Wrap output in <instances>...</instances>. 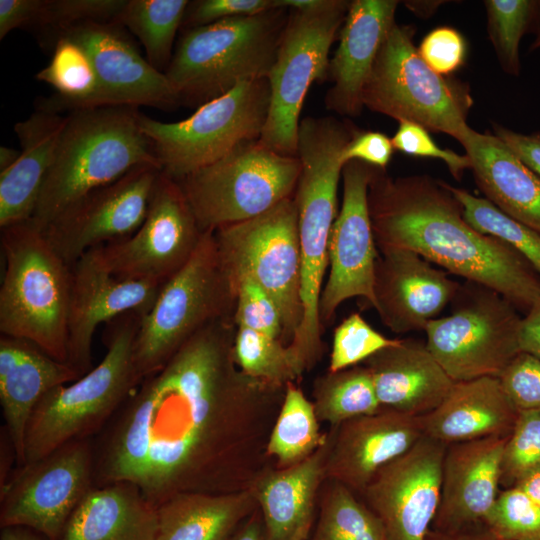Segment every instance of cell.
<instances>
[{"label": "cell", "instance_id": "obj_1", "mask_svg": "<svg viewBox=\"0 0 540 540\" xmlns=\"http://www.w3.org/2000/svg\"><path fill=\"white\" fill-rule=\"evenodd\" d=\"M235 332L234 317L210 324L139 382L91 439L93 486L132 483L156 507L253 488L286 387L239 369Z\"/></svg>", "mask_w": 540, "mask_h": 540}, {"label": "cell", "instance_id": "obj_2", "mask_svg": "<svg viewBox=\"0 0 540 540\" xmlns=\"http://www.w3.org/2000/svg\"><path fill=\"white\" fill-rule=\"evenodd\" d=\"M368 207L378 250L413 251L498 292L524 315L540 302V276L505 242L473 228L444 181L428 175L392 177L375 167Z\"/></svg>", "mask_w": 540, "mask_h": 540}, {"label": "cell", "instance_id": "obj_3", "mask_svg": "<svg viewBox=\"0 0 540 540\" xmlns=\"http://www.w3.org/2000/svg\"><path fill=\"white\" fill-rule=\"evenodd\" d=\"M356 128L334 117H306L298 129L301 170L294 193L301 256V324L287 345L300 374L323 353L319 302L329 265V238L338 214V187L344 164L340 156Z\"/></svg>", "mask_w": 540, "mask_h": 540}, {"label": "cell", "instance_id": "obj_4", "mask_svg": "<svg viewBox=\"0 0 540 540\" xmlns=\"http://www.w3.org/2000/svg\"><path fill=\"white\" fill-rule=\"evenodd\" d=\"M131 106L72 111L29 220L41 231L85 194L142 165L161 168Z\"/></svg>", "mask_w": 540, "mask_h": 540}, {"label": "cell", "instance_id": "obj_5", "mask_svg": "<svg viewBox=\"0 0 540 540\" xmlns=\"http://www.w3.org/2000/svg\"><path fill=\"white\" fill-rule=\"evenodd\" d=\"M141 315L128 312L109 322L101 362L38 402L26 429L25 464L71 441L92 439L139 384L133 348Z\"/></svg>", "mask_w": 540, "mask_h": 540}, {"label": "cell", "instance_id": "obj_6", "mask_svg": "<svg viewBox=\"0 0 540 540\" xmlns=\"http://www.w3.org/2000/svg\"><path fill=\"white\" fill-rule=\"evenodd\" d=\"M288 16L276 7L186 29L164 72L180 105L199 107L241 81L267 78Z\"/></svg>", "mask_w": 540, "mask_h": 540}, {"label": "cell", "instance_id": "obj_7", "mask_svg": "<svg viewBox=\"0 0 540 540\" xmlns=\"http://www.w3.org/2000/svg\"><path fill=\"white\" fill-rule=\"evenodd\" d=\"M0 333L67 362L71 269L30 221L1 229ZM68 363V362H67Z\"/></svg>", "mask_w": 540, "mask_h": 540}, {"label": "cell", "instance_id": "obj_8", "mask_svg": "<svg viewBox=\"0 0 540 540\" xmlns=\"http://www.w3.org/2000/svg\"><path fill=\"white\" fill-rule=\"evenodd\" d=\"M236 296L214 231L206 230L189 261L162 285L151 309L140 317L133 348L140 379L203 328L234 317Z\"/></svg>", "mask_w": 540, "mask_h": 540}, {"label": "cell", "instance_id": "obj_9", "mask_svg": "<svg viewBox=\"0 0 540 540\" xmlns=\"http://www.w3.org/2000/svg\"><path fill=\"white\" fill-rule=\"evenodd\" d=\"M414 27L395 23L386 35L363 89L364 107L411 121L457 141L473 106L468 85L433 71L413 42Z\"/></svg>", "mask_w": 540, "mask_h": 540}, {"label": "cell", "instance_id": "obj_10", "mask_svg": "<svg viewBox=\"0 0 540 540\" xmlns=\"http://www.w3.org/2000/svg\"><path fill=\"white\" fill-rule=\"evenodd\" d=\"M269 106L268 79L245 80L202 104L184 120L166 123L140 113L139 124L153 146L161 171L180 180L241 143L258 140Z\"/></svg>", "mask_w": 540, "mask_h": 540}, {"label": "cell", "instance_id": "obj_11", "mask_svg": "<svg viewBox=\"0 0 540 540\" xmlns=\"http://www.w3.org/2000/svg\"><path fill=\"white\" fill-rule=\"evenodd\" d=\"M300 170L297 156L253 140L176 181L204 232L251 219L293 197Z\"/></svg>", "mask_w": 540, "mask_h": 540}, {"label": "cell", "instance_id": "obj_12", "mask_svg": "<svg viewBox=\"0 0 540 540\" xmlns=\"http://www.w3.org/2000/svg\"><path fill=\"white\" fill-rule=\"evenodd\" d=\"M351 1L327 0L315 10L289 9L288 21L267 76L270 106L258 141L286 156H297L300 114L313 82L328 78L329 53Z\"/></svg>", "mask_w": 540, "mask_h": 540}, {"label": "cell", "instance_id": "obj_13", "mask_svg": "<svg viewBox=\"0 0 540 540\" xmlns=\"http://www.w3.org/2000/svg\"><path fill=\"white\" fill-rule=\"evenodd\" d=\"M223 264L236 288L248 278L277 304L283 343L289 345L302 320L301 256L294 196L251 219L214 230Z\"/></svg>", "mask_w": 540, "mask_h": 540}, {"label": "cell", "instance_id": "obj_14", "mask_svg": "<svg viewBox=\"0 0 540 540\" xmlns=\"http://www.w3.org/2000/svg\"><path fill=\"white\" fill-rule=\"evenodd\" d=\"M450 315L425 328L426 346L454 382L498 377L521 352L522 316L498 292L468 282L452 301Z\"/></svg>", "mask_w": 540, "mask_h": 540}, {"label": "cell", "instance_id": "obj_15", "mask_svg": "<svg viewBox=\"0 0 540 540\" xmlns=\"http://www.w3.org/2000/svg\"><path fill=\"white\" fill-rule=\"evenodd\" d=\"M0 487V527L25 526L49 540H59L93 487L91 439L71 441L36 461L16 466Z\"/></svg>", "mask_w": 540, "mask_h": 540}, {"label": "cell", "instance_id": "obj_16", "mask_svg": "<svg viewBox=\"0 0 540 540\" xmlns=\"http://www.w3.org/2000/svg\"><path fill=\"white\" fill-rule=\"evenodd\" d=\"M202 234L179 182L161 171L140 227L97 249L114 276L163 285L189 261Z\"/></svg>", "mask_w": 540, "mask_h": 540}, {"label": "cell", "instance_id": "obj_17", "mask_svg": "<svg viewBox=\"0 0 540 540\" xmlns=\"http://www.w3.org/2000/svg\"><path fill=\"white\" fill-rule=\"evenodd\" d=\"M161 168L138 166L118 180L85 194L42 232L68 264L93 248L132 235L143 223Z\"/></svg>", "mask_w": 540, "mask_h": 540}, {"label": "cell", "instance_id": "obj_18", "mask_svg": "<svg viewBox=\"0 0 540 540\" xmlns=\"http://www.w3.org/2000/svg\"><path fill=\"white\" fill-rule=\"evenodd\" d=\"M375 167L361 161L342 169V204L329 238V265L320 302L322 326L332 321L338 307L353 297L375 305L374 278L379 251L368 207V188Z\"/></svg>", "mask_w": 540, "mask_h": 540}, {"label": "cell", "instance_id": "obj_19", "mask_svg": "<svg viewBox=\"0 0 540 540\" xmlns=\"http://www.w3.org/2000/svg\"><path fill=\"white\" fill-rule=\"evenodd\" d=\"M445 449L423 436L358 494L380 519L387 540H425L440 503Z\"/></svg>", "mask_w": 540, "mask_h": 540}, {"label": "cell", "instance_id": "obj_20", "mask_svg": "<svg viewBox=\"0 0 540 540\" xmlns=\"http://www.w3.org/2000/svg\"><path fill=\"white\" fill-rule=\"evenodd\" d=\"M70 269L67 362L83 376L92 369L97 327L128 312H148L162 285L114 276L103 264L97 247L85 252Z\"/></svg>", "mask_w": 540, "mask_h": 540}, {"label": "cell", "instance_id": "obj_21", "mask_svg": "<svg viewBox=\"0 0 540 540\" xmlns=\"http://www.w3.org/2000/svg\"><path fill=\"white\" fill-rule=\"evenodd\" d=\"M116 26L86 23L62 35L77 42L93 64L97 91L89 108L144 105L172 109L180 105L165 73L144 59Z\"/></svg>", "mask_w": 540, "mask_h": 540}, {"label": "cell", "instance_id": "obj_22", "mask_svg": "<svg viewBox=\"0 0 540 540\" xmlns=\"http://www.w3.org/2000/svg\"><path fill=\"white\" fill-rule=\"evenodd\" d=\"M378 251L373 308L394 333L425 330L453 301L460 284L413 251L398 248Z\"/></svg>", "mask_w": 540, "mask_h": 540}, {"label": "cell", "instance_id": "obj_23", "mask_svg": "<svg viewBox=\"0 0 540 540\" xmlns=\"http://www.w3.org/2000/svg\"><path fill=\"white\" fill-rule=\"evenodd\" d=\"M325 480L359 494L384 466L409 451L423 436L421 416L387 408L331 428Z\"/></svg>", "mask_w": 540, "mask_h": 540}, {"label": "cell", "instance_id": "obj_24", "mask_svg": "<svg viewBox=\"0 0 540 540\" xmlns=\"http://www.w3.org/2000/svg\"><path fill=\"white\" fill-rule=\"evenodd\" d=\"M397 0H353L329 61L324 103L342 116L357 117L364 108L362 94L378 51L396 23Z\"/></svg>", "mask_w": 540, "mask_h": 540}, {"label": "cell", "instance_id": "obj_25", "mask_svg": "<svg viewBox=\"0 0 540 540\" xmlns=\"http://www.w3.org/2000/svg\"><path fill=\"white\" fill-rule=\"evenodd\" d=\"M506 437H487L446 446L441 497L432 529L454 531L482 522L500 492Z\"/></svg>", "mask_w": 540, "mask_h": 540}, {"label": "cell", "instance_id": "obj_26", "mask_svg": "<svg viewBox=\"0 0 540 540\" xmlns=\"http://www.w3.org/2000/svg\"><path fill=\"white\" fill-rule=\"evenodd\" d=\"M80 377L69 363L33 343L0 335V404L16 466L25 464L26 429L35 406L50 390Z\"/></svg>", "mask_w": 540, "mask_h": 540}, {"label": "cell", "instance_id": "obj_27", "mask_svg": "<svg viewBox=\"0 0 540 540\" xmlns=\"http://www.w3.org/2000/svg\"><path fill=\"white\" fill-rule=\"evenodd\" d=\"M362 364L371 375L381 407L409 415L434 410L455 383L426 343L413 338L398 339Z\"/></svg>", "mask_w": 540, "mask_h": 540}, {"label": "cell", "instance_id": "obj_28", "mask_svg": "<svg viewBox=\"0 0 540 540\" xmlns=\"http://www.w3.org/2000/svg\"><path fill=\"white\" fill-rule=\"evenodd\" d=\"M331 440L330 430L309 457L286 468L268 469L254 484L266 540L307 539L317 495L325 481Z\"/></svg>", "mask_w": 540, "mask_h": 540}, {"label": "cell", "instance_id": "obj_29", "mask_svg": "<svg viewBox=\"0 0 540 540\" xmlns=\"http://www.w3.org/2000/svg\"><path fill=\"white\" fill-rule=\"evenodd\" d=\"M518 411L498 377L455 382L444 400L422 415L423 434L446 446L510 434Z\"/></svg>", "mask_w": 540, "mask_h": 540}, {"label": "cell", "instance_id": "obj_30", "mask_svg": "<svg viewBox=\"0 0 540 540\" xmlns=\"http://www.w3.org/2000/svg\"><path fill=\"white\" fill-rule=\"evenodd\" d=\"M458 142L485 198L540 233V178L494 134L468 127Z\"/></svg>", "mask_w": 540, "mask_h": 540}, {"label": "cell", "instance_id": "obj_31", "mask_svg": "<svg viewBox=\"0 0 540 540\" xmlns=\"http://www.w3.org/2000/svg\"><path fill=\"white\" fill-rule=\"evenodd\" d=\"M68 118L38 110L15 124L21 151L17 161L0 172L1 229L32 218Z\"/></svg>", "mask_w": 540, "mask_h": 540}, {"label": "cell", "instance_id": "obj_32", "mask_svg": "<svg viewBox=\"0 0 540 540\" xmlns=\"http://www.w3.org/2000/svg\"><path fill=\"white\" fill-rule=\"evenodd\" d=\"M59 540H158L157 507L129 482L93 486Z\"/></svg>", "mask_w": 540, "mask_h": 540}, {"label": "cell", "instance_id": "obj_33", "mask_svg": "<svg viewBox=\"0 0 540 540\" xmlns=\"http://www.w3.org/2000/svg\"><path fill=\"white\" fill-rule=\"evenodd\" d=\"M257 505L253 488L175 494L157 506L158 540H230Z\"/></svg>", "mask_w": 540, "mask_h": 540}, {"label": "cell", "instance_id": "obj_34", "mask_svg": "<svg viewBox=\"0 0 540 540\" xmlns=\"http://www.w3.org/2000/svg\"><path fill=\"white\" fill-rule=\"evenodd\" d=\"M313 402L295 382L286 385L284 398L268 437L266 453L276 468L295 465L313 454L326 440Z\"/></svg>", "mask_w": 540, "mask_h": 540}, {"label": "cell", "instance_id": "obj_35", "mask_svg": "<svg viewBox=\"0 0 540 540\" xmlns=\"http://www.w3.org/2000/svg\"><path fill=\"white\" fill-rule=\"evenodd\" d=\"M35 78L57 92L43 100L39 110L59 113L64 109L89 108L97 91L96 73L88 54L66 36L56 41L50 63Z\"/></svg>", "mask_w": 540, "mask_h": 540}, {"label": "cell", "instance_id": "obj_36", "mask_svg": "<svg viewBox=\"0 0 540 540\" xmlns=\"http://www.w3.org/2000/svg\"><path fill=\"white\" fill-rule=\"evenodd\" d=\"M313 405L319 422L331 428L381 410L368 369L356 365L318 376L313 383Z\"/></svg>", "mask_w": 540, "mask_h": 540}, {"label": "cell", "instance_id": "obj_37", "mask_svg": "<svg viewBox=\"0 0 540 540\" xmlns=\"http://www.w3.org/2000/svg\"><path fill=\"white\" fill-rule=\"evenodd\" d=\"M187 0H127L117 25H123L142 43L147 61L158 71L167 70L177 30L182 25Z\"/></svg>", "mask_w": 540, "mask_h": 540}, {"label": "cell", "instance_id": "obj_38", "mask_svg": "<svg viewBox=\"0 0 540 540\" xmlns=\"http://www.w3.org/2000/svg\"><path fill=\"white\" fill-rule=\"evenodd\" d=\"M325 481L311 540H387L380 519L356 493L336 481Z\"/></svg>", "mask_w": 540, "mask_h": 540}, {"label": "cell", "instance_id": "obj_39", "mask_svg": "<svg viewBox=\"0 0 540 540\" xmlns=\"http://www.w3.org/2000/svg\"><path fill=\"white\" fill-rule=\"evenodd\" d=\"M488 37L504 72L519 76V46L526 33L540 31V0H485Z\"/></svg>", "mask_w": 540, "mask_h": 540}, {"label": "cell", "instance_id": "obj_40", "mask_svg": "<svg viewBox=\"0 0 540 540\" xmlns=\"http://www.w3.org/2000/svg\"><path fill=\"white\" fill-rule=\"evenodd\" d=\"M459 201L466 221L477 231L500 239L518 252L540 276V233L509 217L486 198L445 182Z\"/></svg>", "mask_w": 540, "mask_h": 540}, {"label": "cell", "instance_id": "obj_41", "mask_svg": "<svg viewBox=\"0 0 540 540\" xmlns=\"http://www.w3.org/2000/svg\"><path fill=\"white\" fill-rule=\"evenodd\" d=\"M233 350L239 369L260 382L286 387L302 377L280 339L236 326Z\"/></svg>", "mask_w": 540, "mask_h": 540}, {"label": "cell", "instance_id": "obj_42", "mask_svg": "<svg viewBox=\"0 0 540 540\" xmlns=\"http://www.w3.org/2000/svg\"><path fill=\"white\" fill-rule=\"evenodd\" d=\"M126 2L127 0H42L33 28L52 33L56 36V43L64 33L82 24L117 25V19Z\"/></svg>", "mask_w": 540, "mask_h": 540}, {"label": "cell", "instance_id": "obj_43", "mask_svg": "<svg viewBox=\"0 0 540 540\" xmlns=\"http://www.w3.org/2000/svg\"><path fill=\"white\" fill-rule=\"evenodd\" d=\"M483 522L503 540H540V506L515 486L500 490Z\"/></svg>", "mask_w": 540, "mask_h": 540}, {"label": "cell", "instance_id": "obj_44", "mask_svg": "<svg viewBox=\"0 0 540 540\" xmlns=\"http://www.w3.org/2000/svg\"><path fill=\"white\" fill-rule=\"evenodd\" d=\"M397 340L382 335L359 313H352L334 330L328 371L337 372L360 365Z\"/></svg>", "mask_w": 540, "mask_h": 540}, {"label": "cell", "instance_id": "obj_45", "mask_svg": "<svg viewBox=\"0 0 540 540\" xmlns=\"http://www.w3.org/2000/svg\"><path fill=\"white\" fill-rule=\"evenodd\" d=\"M540 465V411L519 412L502 451L500 487H513Z\"/></svg>", "mask_w": 540, "mask_h": 540}, {"label": "cell", "instance_id": "obj_46", "mask_svg": "<svg viewBox=\"0 0 540 540\" xmlns=\"http://www.w3.org/2000/svg\"><path fill=\"white\" fill-rule=\"evenodd\" d=\"M234 320L245 327L283 342V321L273 298L255 281L245 278L237 284Z\"/></svg>", "mask_w": 540, "mask_h": 540}, {"label": "cell", "instance_id": "obj_47", "mask_svg": "<svg viewBox=\"0 0 540 540\" xmlns=\"http://www.w3.org/2000/svg\"><path fill=\"white\" fill-rule=\"evenodd\" d=\"M503 391L519 412L540 411V359L521 351L498 376Z\"/></svg>", "mask_w": 540, "mask_h": 540}, {"label": "cell", "instance_id": "obj_48", "mask_svg": "<svg viewBox=\"0 0 540 540\" xmlns=\"http://www.w3.org/2000/svg\"><path fill=\"white\" fill-rule=\"evenodd\" d=\"M394 149L416 157H428L443 161L449 172L460 179L464 171L470 169L468 156L449 149L440 148L431 138L429 131L411 121H399V126L391 138Z\"/></svg>", "mask_w": 540, "mask_h": 540}, {"label": "cell", "instance_id": "obj_49", "mask_svg": "<svg viewBox=\"0 0 540 540\" xmlns=\"http://www.w3.org/2000/svg\"><path fill=\"white\" fill-rule=\"evenodd\" d=\"M418 52L433 71L447 76L463 65L467 46L459 31L452 27L441 26L423 38Z\"/></svg>", "mask_w": 540, "mask_h": 540}, {"label": "cell", "instance_id": "obj_50", "mask_svg": "<svg viewBox=\"0 0 540 540\" xmlns=\"http://www.w3.org/2000/svg\"><path fill=\"white\" fill-rule=\"evenodd\" d=\"M276 8L274 0H197L189 2L182 26H204L223 19L253 16Z\"/></svg>", "mask_w": 540, "mask_h": 540}, {"label": "cell", "instance_id": "obj_51", "mask_svg": "<svg viewBox=\"0 0 540 540\" xmlns=\"http://www.w3.org/2000/svg\"><path fill=\"white\" fill-rule=\"evenodd\" d=\"M391 139L378 131L357 130L344 147L340 159L345 165L357 160L370 166L385 169L393 155Z\"/></svg>", "mask_w": 540, "mask_h": 540}, {"label": "cell", "instance_id": "obj_52", "mask_svg": "<svg viewBox=\"0 0 540 540\" xmlns=\"http://www.w3.org/2000/svg\"><path fill=\"white\" fill-rule=\"evenodd\" d=\"M492 127L493 134L540 178V132L523 134L497 123H494Z\"/></svg>", "mask_w": 540, "mask_h": 540}, {"label": "cell", "instance_id": "obj_53", "mask_svg": "<svg viewBox=\"0 0 540 540\" xmlns=\"http://www.w3.org/2000/svg\"><path fill=\"white\" fill-rule=\"evenodd\" d=\"M42 0H0V39L17 28L34 27Z\"/></svg>", "mask_w": 540, "mask_h": 540}, {"label": "cell", "instance_id": "obj_54", "mask_svg": "<svg viewBox=\"0 0 540 540\" xmlns=\"http://www.w3.org/2000/svg\"><path fill=\"white\" fill-rule=\"evenodd\" d=\"M519 346L521 351L540 359V302L522 317Z\"/></svg>", "mask_w": 540, "mask_h": 540}, {"label": "cell", "instance_id": "obj_55", "mask_svg": "<svg viewBox=\"0 0 540 540\" xmlns=\"http://www.w3.org/2000/svg\"><path fill=\"white\" fill-rule=\"evenodd\" d=\"M425 540H503L491 531L485 523L479 522L454 531L430 529Z\"/></svg>", "mask_w": 540, "mask_h": 540}, {"label": "cell", "instance_id": "obj_56", "mask_svg": "<svg viewBox=\"0 0 540 540\" xmlns=\"http://www.w3.org/2000/svg\"><path fill=\"white\" fill-rule=\"evenodd\" d=\"M256 511L248 517L246 523H243L238 531H235L230 540H266L264 525Z\"/></svg>", "mask_w": 540, "mask_h": 540}, {"label": "cell", "instance_id": "obj_57", "mask_svg": "<svg viewBox=\"0 0 540 540\" xmlns=\"http://www.w3.org/2000/svg\"><path fill=\"white\" fill-rule=\"evenodd\" d=\"M0 540H49L38 531L25 526L0 527Z\"/></svg>", "mask_w": 540, "mask_h": 540}, {"label": "cell", "instance_id": "obj_58", "mask_svg": "<svg viewBox=\"0 0 540 540\" xmlns=\"http://www.w3.org/2000/svg\"><path fill=\"white\" fill-rule=\"evenodd\" d=\"M514 486L524 491L540 506V465L522 477Z\"/></svg>", "mask_w": 540, "mask_h": 540}, {"label": "cell", "instance_id": "obj_59", "mask_svg": "<svg viewBox=\"0 0 540 540\" xmlns=\"http://www.w3.org/2000/svg\"><path fill=\"white\" fill-rule=\"evenodd\" d=\"M405 6L411 10L414 14L420 16V17H429L432 15L437 8L442 4L445 3V1H405Z\"/></svg>", "mask_w": 540, "mask_h": 540}, {"label": "cell", "instance_id": "obj_60", "mask_svg": "<svg viewBox=\"0 0 540 540\" xmlns=\"http://www.w3.org/2000/svg\"><path fill=\"white\" fill-rule=\"evenodd\" d=\"M20 151L6 146L0 147V172L11 167L18 159Z\"/></svg>", "mask_w": 540, "mask_h": 540}, {"label": "cell", "instance_id": "obj_61", "mask_svg": "<svg viewBox=\"0 0 540 540\" xmlns=\"http://www.w3.org/2000/svg\"><path fill=\"white\" fill-rule=\"evenodd\" d=\"M540 48V31L536 34L534 41L531 44L530 51Z\"/></svg>", "mask_w": 540, "mask_h": 540}]
</instances>
